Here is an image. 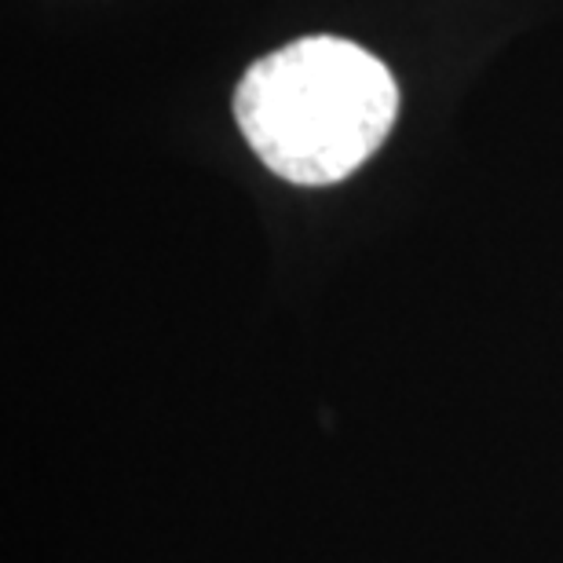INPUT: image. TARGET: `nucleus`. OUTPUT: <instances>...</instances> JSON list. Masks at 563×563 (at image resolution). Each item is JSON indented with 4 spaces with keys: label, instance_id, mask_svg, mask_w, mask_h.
Returning <instances> with one entry per match:
<instances>
[{
    "label": "nucleus",
    "instance_id": "1",
    "mask_svg": "<svg viewBox=\"0 0 563 563\" xmlns=\"http://www.w3.org/2000/svg\"><path fill=\"white\" fill-rule=\"evenodd\" d=\"M399 114L388 66L344 37H303L256 59L234 92V121L275 176L341 184L377 154Z\"/></svg>",
    "mask_w": 563,
    "mask_h": 563
}]
</instances>
